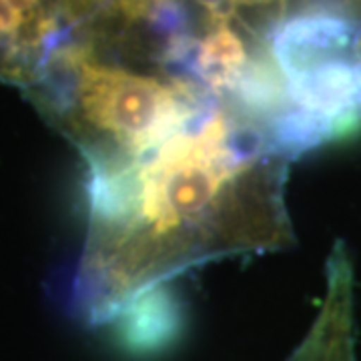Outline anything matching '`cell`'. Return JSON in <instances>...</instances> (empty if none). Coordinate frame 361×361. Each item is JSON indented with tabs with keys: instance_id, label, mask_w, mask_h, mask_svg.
Instances as JSON below:
<instances>
[{
	"instance_id": "obj_1",
	"label": "cell",
	"mask_w": 361,
	"mask_h": 361,
	"mask_svg": "<svg viewBox=\"0 0 361 361\" xmlns=\"http://www.w3.org/2000/svg\"><path fill=\"white\" fill-rule=\"evenodd\" d=\"M293 159L267 125L215 99L153 149L89 169L80 315L111 323L183 271L291 245Z\"/></svg>"
},
{
	"instance_id": "obj_5",
	"label": "cell",
	"mask_w": 361,
	"mask_h": 361,
	"mask_svg": "<svg viewBox=\"0 0 361 361\" xmlns=\"http://www.w3.org/2000/svg\"><path fill=\"white\" fill-rule=\"evenodd\" d=\"M285 361H357L353 265L341 241H337L327 259L325 295L319 311Z\"/></svg>"
},
{
	"instance_id": "obj_4",
	"label": "cell",
	"mask_w": 361,
	"mask_h": 361,
	"mask_svg": "<svg viewBox=\"0 0 361 361\" xmlns=\"http://www.w3.org/2000/svg\"><path fill=\"white\" fill-rule=\"evenodd\" d=\"M66 37L65 0H0V82L30 89Z\"/></svg>"
},
{
	"instance_id": "obj_2",
	"label": "cell",
	"mask_w": 361,
	"mask_h": 361,
	"mask_svg": "<svg viewBox=\"0 0 361 361\" xmlns=\"http://www.w3.org/2000/svg\"><path fill=\"white\" fill-rule=\"evenodd\" d=\"M87 169L115 165L185 129L215 97L169 66L139 63L68 35L25 90Z\"/></svg>"
},
{
	"instance_id": "obj_3",
	"label": "cell",
	"mask_w": 361,
	"mask_h": 361,
	"mask_svg": "<svg viewBox=\"0 0 361 361\" xmlns=\"http://www.w3.org/2000/svg\"><path fill=\"white\" fill-rule=\"evenodd\" d=\"M65 13L68 35L179 73L207 28L235 16L229 0H65Z\"/></svg>"
}]
</instances>
